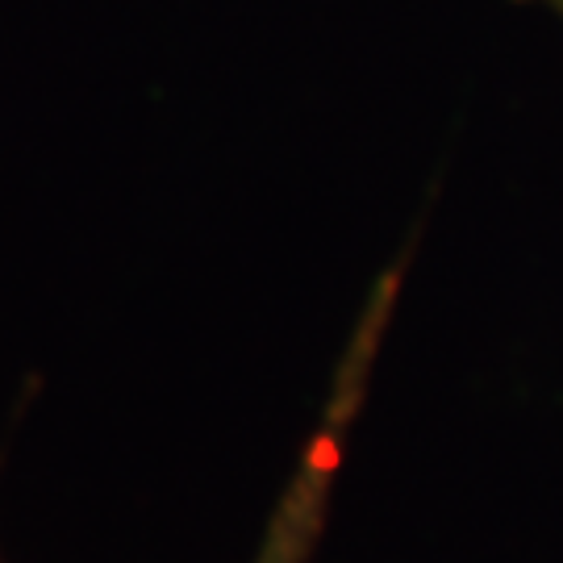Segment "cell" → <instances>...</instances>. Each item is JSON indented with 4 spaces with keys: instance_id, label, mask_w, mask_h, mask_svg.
Returning <instances> with one entry per match:
<instances>
[{
    "instance_id": "6da1fadb",
    "label": "cell",
    "mask_w": 563,
    "mask_h": 563,
    "mask_svg": "<svg viewBox=\"0 0 563 563\" xmlns=\"http://www.w3.org/2000/svg\"><path fill=\"white\" fill-rule=\"evenodd\" d=\"M405 272H409V255L393 260L384 267L376 284L367 288L360 305V318L351 325V334L342 342V355L334 363V376L325 388V401L318 422L305 439L301 455L292 460L288 481L276 493V505L267 514L260 530V543L251 551L246 563H313L318 547L325 539V526L334 514V497H339L342 467H346V451L355 439L367 397H372V380L380 367V351L388 342L397 305L405 292Z\"/></svg>"
},
{
    "instance_id": "7a4b0ae2",
    "label": "cell",
    "mask_w": 563,
    "mask_h": 563,
    "mask_svg": "<svg viewBox=\"0 0 563 563\" xmlns=\"http://www.w3.org/2000/svg\"><path fill=\"white\" fill-rule=\"evenodd\" d=\"M518 4H534V9H547V13H555L563 21V0H518Z\"/></svg>"
},
{
    "instance_id": "3957f363",
    "label": "cell",
    "mask_w": 563,
    "mask_h": 563,
    "mask_svg": "<svg viewBox=\"0 0 563 563\" xmlns=\"http://www.w3.org/2000/svg\"><path fill=\"white\" fill-rule=\"evenodd\" d=\"M0 563H4V560H0Z\"/></svg>"
}]
</instances>
